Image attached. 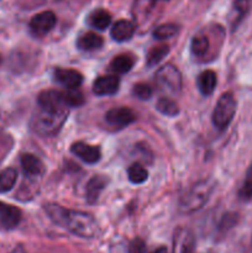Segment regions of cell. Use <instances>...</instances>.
Here are the masks:
<instances>
[{"instance_id": "6da1fadb", "label": "cell", "mask_w": 252, "mask_h": 253, "mask_svg": "<svg viewBox=\"0 0 252 253\" xmlns=\"http://www.w3.org/2000/svg\"><path fill=\"white\" fill-rule=\"evenodd\" d=\"M43 209L52 222L68 230L76 236L93 239L98 234V224L88 212L67 209L58 204H47Z\"/></svg>"}, {"instance_id": "7a4b0ae2", "label": "cell", "mask_w": 252, "mask_h": 253, "mask_svg": "<svg viewBox=\"0 0 252 253\" xmlns=\"http://www.w3.org/2000/svg\"><path fill=\"white\" fill-rule=\"evenodd\" d=\"M68 118V110L49 111L40 109L31 119V127L41 136H54L61 131Z\"/></svg>"}, {"instance_id": "3957f363", "label": "cell", "mask_w": 252, "mask_h": 253, "mask_svg": "<svg viewBox=\"0 0 252 253\" xmlns=\"http://www.w3.org/2000/svg\"><path fill=\"white\" fill-rule=\"evenodd\" d=\"M212 190H214V183L210 179L197 182L180 198L179 210L183 214H192L198 211L207 204Z\"/></svg>"}, {"instance_id": "277c9868", "label": "cell", "mask_w": 252, "mask_h": 253, "mask_svg": "<svg viewBox=\"0 0 252 253\" xmlns=\"http://www.w3.org/2000/svg\"><path fill=\"white\" fill-rule=\"evenodd\" d=\"M236 113V99L234 94L227 91L224 93L216 101L212 111V124L217 130L222 131L230 125Z\"/></svg>"}, {"instance_id": "5b68a950", "label": "cell", "mask_w": 252, "mask_h": 253, "mask_svg": "<svg viewBox=\"0 0 252 253\" xmlns=\"http://www.w3.org/2000/svg\"><path fill=\"white\" fill-rule=\"evenodd\" d=\"M155 81L158 88L170 94L179 93L182 89V74L173 64L161 67L155 74Z\"/></svg>"}, {"instance_id": "8992f818", "label": "cell", "mask_w": 252, "mask_h": 253, "mask_svg": "<svg viewBox=\"0 0 252 253\" xmlns=\"http://www.w3.org/2000/svg\"><path fill=\"white\" fill-rule=\"evenodd\" d=\"M37 104L40 109L49 111H63L68 110V104H67L64 91L48 89L43 90L37 96Z\"/></svg>"}, {"instance_id": "52a82bcc", "label": "cell", "mask_w": 252, "mask_h": 253, "mask_svg": "<svg viewBox=\"0 0 252 253\" xmlns=\"http://www.w3.org/2000/svg\"><path fill=\"white\" fill-rule=\"evenodd\" d=\"M57 21L54 12L42 11L35 15L30 21V30L35 36H44L52 31Z\"/></svg>"}, {"instance_id": "ba28073f", "label": "cell", "mask_w": 252, "mask_h": 253, "mask_svg": "<svg viewBox=\"0 0 252 253\" xmlns=\"http://www.w3.org/2000/svg\"><path fill=\"white\" fill-rule=\"evenodd\" d=\"M195 240L193 232L187 227L179 226L173 235V253H194Z\"/></svg>"}, {"instance_id": "9c48e42d", "label": "cell", "mask_w": 252, "mask_h": 253, "mask_svg": "<svg viewBox=\"0 0 252 253\" xmlns=\"http://www.w3.org/2000/svg\"><path fill=\"white\" fill-rule=\"evenodd\" d=\"M105 120L109 125L115 127H126L136 120V114L130 108H115L105 114Z\"/></svg>"}, {"instance_id": "30bf717a", "label": "cell", "mask_w": 252, "mask_h": 253, "mask_svg": "<svg viewBox=\"0 0 252 253\" xmlns=\"http://www.w3.org/2000/svg\"><path fill=\"white\" fill-rule=\"evenodd\" d=\"M21 221V210L12 205L0 202V227L12 230Z\"/></svg>"}, {"instance_id": "8fae6325", "label": "cell", "mask_w": 252, "mask_h": 253, "mask_svg": "<svg viewBox=\"0 0 252 253\" xmlns=\"http://www.w3.org/2000/svg\"><path fill=\"white\" fill-rule=\"evenodd\" d=\"M71 151L73 155L81 158L83 162L88 165H94L98 162L101 157L100 148L98 146H91L84 142H76L71 146Z\"/></svg>"}, {"instance_id": "7c38bea8", "label": "cell", "mask_w": 252, "mask_h": 253, "mask_svg": "<svg viewBox=\"0 0 252 253\" xmlns=\"http://www.w3.org/2000/svg\"><path fill=\"white\" fill-rule=\"evenodd\" d=\"M53 76L54 79L67 89H76L83 83V74L76 69L57 68Z\"/></svg>"}, {"instance_id": "4fadbf2b", "label": "cell", "mask_w": 252, "mask_h": 253, "mask_svg": "<svg viewBox=\"0 0 252 253\" xmlns=\"http://www.w3.org/2000/svg\"><path fill=\"white\" fill-rule=\"evenodd\" d=\"M120 79L116 76H101L94 82L93 93L99 96L113 95L119 90Z\"/></svg>"}, {"instance_id": "5bb4252c", "label": "cell", "mask_w": 252, "mask_h": 253, "mask_svg": "<svg viewBox=\"0 0 252 253\" xmlns=\"http://www.w3.org/2000/svg\"><path fill=\"white\" fill-rule=\"evenodd\" d=\"M22 170L29 177H40L44 173V165L42 161L31 153H24L20 158Z\"/></svg>"}, {"instance_id": "9a60e30c", "label": "cell", "mask_w": 252, "mask_h": 253, "mask_svg": "<svg viewBox=\"0 0 252 253\" xmlns=\"http://www.w3.org/2000/svg\"><path fill=\"white\" fill-rule=\"evenodd\" d=\"M135 34V25L128 20H119L111 27L110 35L115 41L125 42L132 39Z\"/></svg>"}, {"instance_id": "2e32d148", "label": "cell", "mask_w": 252, "mask_h": 253, "mask_svg": "<svg viewBox=\"0 0 252 253\" xmlns=\"http://www.w3.org/2000/svg\"><path fill=\"white\" fill-rule=\"evenodd\" d=\"M106 187V179L101 175H95L86 184V202L90 205L95 204L99 200L101 192Z\"/></svg>"}, {"instance_id": "e0dca14e", "label": "cell", "mask_w": 252, "mask_h": 253, "mask_svg": "<svg viewBox=\"0 0 252 253\" xmlns=\"http://www.w3.org/2000/svg\"><path fill=\"white\" fill-rule=\"evenodd\" d=\"M104 43V40L100 35L95 32H86L83 34L77 41V46L82 51H95L100 48Z\"/></svg>"}, {"instance_id": "ac0fdd59", "label": "cell", "mask_w": 252, "mask_h": 253, "mask_svg": "<svg viewBox=\"0 0 252 253\" xmlns=\"http://www.w3.org/2000/svg\"><path fill=\"white\" fill-rule=\"evenodd\" d=\"M216 74L214 72L210 69L202 72L198 77V88H199L200 93L203 95H211L216 86Z\"/></svg>"}, {"instance_id": "d6986e66", "label": "cell", "mask_w": 252, "mask_h": 253, "mask_svg": "<svg viewBox=\"0 0 252 253\" xmlns=\"http://www.w3.org/2000/svg\"><path fill=\"white\" fill-rule=\"evenodd\" d=\"M135 64V59L130 54H119L110 62V71L116 74H124L131 71Z\"/></svg>"}, {"instance_id": "ffe728a7", "label": "cell", "mask_w": 252, "mask_h": 253, "mask_svg": "<svg viewBox=\"0 0 252 253\" xmlns=\"http://www.w3.org/2000/svg\"><path fill=\"white\" fill-rule=\"evenodd\" d=\"M110 22L111 15L104 9L95 10L88 17V24L96 30H105L106 27H109Z\"/></svg>"}, {"instance_id": "44dd1931", "label": "cell", "mask_w": 252, "mask_h": 253, "mask_svg": "<svg viewBox=\"0 0 252 253\" xmlns=\"http://www.w3.org/2000/svg\"><path fill=\"white\" fill-rule=\"evenodd\" d=\"M17 180V172L15 168H6L0 172V194L7 193L15 187Z\"/></svg>"}, {"instance_id": "7402d4cb", "label": "cell", "mask_w": 252, "mask_h": 253, "mask_svg": "<svg viewBox=\"0 0 252 253\" xmlns=\"http://www.w3.org/2000/svg\"><path fill=\"white\" fill-rule=\"evenodd\" d=\"M169 53V47L167 44H161V46H155L147 52V66L153 67L160 63L167 54Z\"/></svg>"}, {"instance_id": "603a6c76", "label": "cell", "mask_w": 252, "mask_h": 253, "mask_svg": "<svg viewBox=\"0 0 252 253\" xmlns=\"http://www.w3.org/2000/svg\"><path fill=\"white\" fill-rule=\"evenodd\" d=\"M127 177L128 180L131 183H133V184H142V183H145L147 180L148 173L145 167H142L138 163H135V165L128 167Z\"/></svg>"}, {"instance_id": "cb8c5ba5", "label": "cell", "mask_w": 252, "mask_h": 253, "mask_svg": "<svg viewBox=\"0 0 252 253\" xmlns=\"http://www.w3.org/2000/svg\"><path fill=\"white\" fill-rule=\"evenodd\" d=\"M209 39L205 35H197L192 39L190 42V49H192L193 54L195 56H204L209 49Z\"/></svg>"}, {"instance_id": "d4e9b609", "label": "cell", "mask_w": 252, "mask_h": 253, "mask_svg": "<svg viewBox=\"0 0 252 253\" xmlns=\"http://www.w3.org/2000/svg\"><path fill=\"white\" fill-rule=\"evenodd\" d=\"M252 0H234V26H236L250 11Z\"/></svg>"}, {"instance_id": "484cf974", "label": "cell", "mask_w": 252, "mask_h": 253, "mask_svg": "<svg viewBox=\"0 0 252 253\" xmlns=\"http://www.w3.org/2000/svg\"><path fill=\"white\" fill-rule=\"evenodd\" d=\"M239 198L244 202L252 200V163L247 169L244 182H242L241 188L239 190Z\"/></svg>"}, {"instance_id": "4316f807", "label": "cell", "mask_w": 252, "mask_h": 253, "mask_svg": "<svg viewBox=\"0 0 252 253\" xmlns=\"http://www.w3.org/2000/svg\"><path fill=\"white\" fill-rule=\"evenodd\" d=\"M157 110L161 114L167 116H177L179 113V108H178L177 104L169 98H161L157 101V105H156Z\"/></svg>"}, {"instance_id": "83f0119b", "label": "cell", "mask_w": 252, "mask_h": 253, "mask_svg": "<svg viewBox=\"0 0 252 253\" xmlns=\"http://www.w3.org/2000/svg\"><path fill=\"white\" fill-rule=\"evenodd\" d=\"M178 34V26L174 24H165L156 27L153 31V37L157 40H169Z\"/></svg>"}, {"instance_id": "f1b7e54d", "label": "cell", "mask_w": 252, "mask_h": 253, "mask_svg": "<svg viewBox=\"0 0 252 253\" xmlns=\"http://www.w3.org/2000/svg\"><path fill=\"white\" fill-rule=\"evenodd\" d=\"M64 96H66L69 108L71 106H81L84 104V95L82 91L78 90V88L67 89V91H64Z\"/></svg>"}, {"instance_id": "f546056e", "label": "cell", "mask_w": 252, "mask_h": 253, "mask_svg": "<svg viewBox=\"0 0 252 253\" xmlns=\"http://www.w3.org/2000/svg\"><path fill=\"white\" fill-rule=\"evenodd\" d=\"M132 94L140 100H148L152 96V88L148 84L137 83L133 85Z\"/></svg>"}, {"instance_id": "4dcf8cb0", "label": "cell", "mask_w": 252, "mask_h": 253, "mask_svg": "<svg viewBox=\"0 0 252 253\" xmlns=\"http://www.w3.org/2000/svg\"><path fill=\"white\" fill-rule=\"evenodd\" d=\"M128 253H146V245L141 239H135L128 245Z\"/></svg>"}, {"instance_id": "1f68e13d", "label": "cell", "mask_w": 252, "mask_h": 253, "mask_svg": "<svg viewBox=\"0 0 252 253\" xmlns=\"http://www.w3.org/2000/svg\"><path fill=\"white\" fill-rule=\"evenodd\" d=\"M9 253H26V251H25V249L21 245H17V246L14 247Z\"/></svg>"}, {"instance_id": "d6a6232c", "label": "cell", "mask_w": 252, "mask_h": 253, "mask_svg": "<svg viewBox=\"0 0 252 253\" xmlns=\"http://www.w3.org/2000/svg\"><path fill=\"white\" fill-rule=\"evenodd\" d=\"M151 253H168V250L166 249V247L161 246V247H158V249L153 250V251L151 252Z\"/></svg>"}, {"instance_id": "836d02e7", "label": "cell", "mask_w": 252, "mask_h": 253, "mask_svg": "<svg viewBox=\"0 0 252 253\" xmlns=\"http://www.w3.org/2000/svg\"><path fill=\"white\" fill-rule=\"evenodd\" d=\"M0 63H1V57H0Z\"/></svg>"}]
</instances>
